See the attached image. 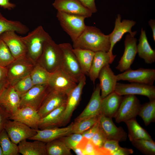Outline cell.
<instances>
[{
    "instance_id": "1",
    "label": "cell",
    "mask_w": 155,
    "mask_h": 155,
    "mask_svg": "<svg viewBox=\"0 0 155 155\" xmlns=\"http://www.w3.org/2000/svg\"><path fill=\"white\" fill-rule=\"evenodd\" d=\"M73 48L90 50L94 52H108L110 47L109 35H106L95 26H86L79 36L73 42Z\"/></svg>"
},
{
    "instance_id": "2",
    "label": "cell",
    "mask_w": 155,
    "mask_h": 155,
    "mask_svg": "<svg viewBox=\"0 0 155 155\" xmlns=\"http://www.w3.org/2000/svg\"><path fill=\"white\" fill-rule=\"evenodd\" d=\"M21 37L26 48V56L36 64L42 53L45 42L51 36L42 26H39L26 36Z\"/></svg>"
},
{
    "instance_id": "3",
    "label": "cell",
    "mask_w": 155,
    "mask_h": 155,
    "mask_svg": "<svg viewBox=\"0 0 155 155\" xmlns=\"http://www.w3.org/2000/svg\"><path fill=\"white\" fill-rule=\"evenodd\" d=\"M62 52L59 45L51 37L45 42L42 53L36 63L52 73L61 67Z\"/></svg>"
},
{
    "instance_id": "4",
    "label": "cell",
    "mask_w": 155,
    "mask_h": 155,
    "mask_svg": "<svg viewBox=\"0 0 155 155\" xmlns=\"http://www.w3.org/2000/svg\"><path fill=\"white\" fill-rule=\"evenodd\" d=\"M56 16L63 30L74 42L84 30L85 17L57 11Z\"/></svg>"
},
{
    "instance_id": "5",
    "label": "cell",
    "mask_w": 155,
    "mask_h": 155,
    "mask_svg": "<svg viewBox=\"0 0 155 155\" xmlns=\"http://www.w3.org/2000/svg\"><path fill=\"white\" fill-rule=\"evenodd\" d=\"M35 64L26 55L15 59L6 67L8 84L13 86L20 79L30 75Z\"/></svg>"
},
{
    "instance_id": "6",
    "label": "cell",
    "mask_w": 155,
    "mask_h": 155,
    "mask_svg": "<svg viewBox=\"0 0 155 155\" xmlns=\"http://www.w3.org/2000/svg\"><path fill=\"white\" fill-rule=\"evenodd\" d=\"M62 52L61 67L78 83L85 75L83 72L77 58L73 51V47L69 43L59 44Z\"/></svg>"
},
{
    "instance_id": "7",
    "label": "cell",
    "mask_w": 155,
    "mask_h": 155,
    "mask_svg": "<svg viewBox=\"0 0 155 155\" xmlns=\"http://www.w3.org/2000/svg\"><path fill=\"white\" fill-rule=\"evenodd\" d=\"M77 84L75 80L61 67L51 73L48 83L51 89L66 95Z\"/></svg>"
},
{
    "instance_id": "8",
    "label": "cell",
    "mask_w": 155,
    "mask_h": 155,
    "mask_svg": "<svg viewBox=\"0 0 155 155\" xmlns=\"http://www.w3.org/2000/svg\"><path fill=\"white\" fill-rule=\"evenodd\" d=\"M141 105L135 95H125L114 117L116 122L120 123L135 119Z\"/></svg>"
},
{
    "instance_id": "9",
    "label": "cell",
    "mask_w": 155,
    "mask_h": 155,
    "mask_svg": "<svg viewBox=\"0 0 155 155\" xmlns=\"http://www.w3.org/2000/svg\"><path fill=\"white\" fill-rule=\"evenodd\" d=\"M51 90L47 84L34 86L20 96V107L29 106L38 111Z\"/></svg>"
},
{
    "instance_id": "10",
    "label": "cell",
    "mask_w": 155,
    "mask_h": 155,
    "mask_svg": "<svg viewBox=\"0 0 155 155\" xmlns=\"http://www.w3.org/2000/svg\"><path fill=\"white\" fill-rule=\"evenodd\" d=\"M4 129L12 142L17 145L23 140H29L36 133V130L20 122L10 119L6 123Z\"/></svg>"
},
{
    "instance_id": "11",
    "label": "cell",
    "mask_w": 155,
    "mask_h": 155,
    "mask_svg": "<svg viewBox=\"0 0 155 155\" xmlns=\"http://www.w3.org/2000/svg\"><path fill=\"white\" fill-rule=\"evenodd\" d=\"M121 17L120 14H118L115 22V27L112 32L109 35L110 47L108 52L113 61L116 55L113 53V47L119 41L124 35L127 32L132 36H134L137 31L132 32L131 28L136 24L133 20H123L121 21Z\"/></svg>"
},
{
    "instance_id": "12",
    "label": "cell",
    "mask_w": 155,
    "mask_h": 155,
    "mask_svg": "<svg viewBox=\"0 0 155 155\" xmlns=\"http://www.w3.org/2000/svg\"><path fill=\"white\" fill-rule=\"evenodd\" d=\"M114 92L122 96L140 95L147 97L150 100L155 99V87L153 85L137 83L125 84L117 82Z\"/></svg>"
},
{
    "instance_id": "13",
    "label": "cell",
    "mask_w": 155,
    "mask_h": 155,
    "mask_svg": "<svg viewBox=\"0 0 155 155\" xmlns=\"http://www.w3.org/2000/svg\"><path fill=\"white\" fill-rule=\"evenodd\" d=\"M116 75L117 81H127L131 83L153 85L155 80V69L141 68L136 70L131 69Z\"/></svg>"
},
{
    "instance_id": "14",
    "label": "cell",
    "mask_w": 155,
    "mask_h": 155,
    "mask_svg": "<svg viewBox=\"0 0 155 155\" xmlns=\"http://www.w3.org/2000/svg\"><path fill=\"white\" fill-rule=\"evenodd\" d=\"M137 40L134 36L128 34L124 42L125 50L124 53L116 69L121 72L131 69L137 53Z\"/></svg>"
},
{
    "instance_id": "15",
    "label": "cell",
    "mask_w": 155,
    "mask_h": 155,
    "mask_svg": "<svg viewBox=\"0 0 155 155\" xmlns=\"http://www.w3.org/2000/svg\"><path fill=\"white\" fill-rule=\"evenodd\" d=\"M86 80L85 75L78 83L76 86L67 95L63 125H66L69 122L73 111L79 104Z\"/></svg>"
},
{
    "instance_id": "16",
    "label": "cell",
    "mask_w": 155,
    "mask_h": 155,
    "mask_svg": "<svg viewBox=\"0 0 155 155\" xmlns=\"http://www.w3.org/2000/svg\"><path fill=\"white\" fill-rule=\"evenodd\" d=\"M57 11L90 17L92 12L79 0H55L53 3Z\"/></svg>"
},
{
    "instance_id": "17",
    "label": "cell",
    "mask_w": 155,
    "mask_h": 155,
    "mask_svg": "<svg viewBox=\"0 0 155 155\" xmlns=\"http://www.w3.org/2000/svg\"><path fill=\"white\" fill-rule=\"evenodd\" d=\"M99 127L105 135L107 140L120 142L125 141L127 137V133L121 127H117L112 118L99 115Z\"/></svg>"
},
{
    "instance_id": "18",
    "label": "cell",
    "mask_w": 155,
    "mask_h": 155,
    "mask_svg": "<svg viewBox=\"0 0 155 155\" xmlns=\"http://www.w3.org/2000/svg\"><path fill=\"white\" fill-rule=\"evenodd\" d=\"M15 59L26 56L27 49L21 36L14 31L6 32L0 35Z\"/></svg>"
},
{
    "instance_id": "19",
    "label": "cell",
    "mask_w": 155,
    "mask_h": 155,
    "mask_svg": "<svg viewBox=\"0 0 155 155\" xmlns=\"http://www.w3.org/2000/svg\"><path fill=\"white\" fill-rule=\"evenodd\" d=\"M66 95L51 89L38 111L41 118L66 103Z\"/></svg>"
},
{
    "instance_id": "20",
    "label": "cell",
    "mask_w": 155,
    "mask_h": 155,
    "mask_svg": "<svg viewBox=\"0 0 155 155\" xmlns=\"http://www.w3.org/2000/svg\"><path fill=\"white\" fill-rule=\"evenodd\" d=\"M20 96L13 87L8 84L0 94V106L11 115L20 107Z\"/></svg>"
},
{
    "instance_id": "21",
    "label": "cell",
    "mask_w": 155,
    "mask_h": 155,
    "mask_svg": "<svg viewBox=\"0 0 155 155\" xmlns=\"http://www.w3.org/2000/svg\"><path fill=\"white\" fill-rule=\"evenodd\" d=\"M40 119L38 111L29 106L20 107L9 118L10 120L20 122L36 130L39 129Z\"/></svg>"
},
{
    "instance_id": "22",
    "label": "cell",
    "mask_w": 155,
    "mask_h": 155,
    "mask_svg": "<svg viewBox=\"0 0 155 155\" xmlns=\"http://www.w3.org/2000/svg\"><path fill=\"white\" fill-rule=\"evenodd\" d=\"M98 78L100 81L99 84L102 99L114 92L117 81L116 75L114 74L109 64L105 66L102 68Z\"/></svg>"
},
{
    "instance_id": "23",
    "label": "cell",
    "mask_w": 155,
    "mask_h": 155,
    "mask_svg": "<svg viewBox=\"0 0 155 155\" xmlns=\"http://www.w3.org/2000/svg\"><path fill=\"white\" fill-rule=\"evenodd\" d=\"M102 98L99 84H97L88 104L81 113L75 119L78 122L100 115Z\"/></svg>"
},
{
    "instance_id": "24",
    "label": "cell",
    "mask_w": 155,
    "mask_h": 155,
    "mask_svg": "<svg viewBox=\"0 0 155 155\" xmlns=\"http://www.w3.org/2000/svg\"><path fill=\"white\" fill-rule=\"evenodd\" d=\"M72 123L63 127H56L37 130L36 134L29 140H37L46 143L72 133Z\"/></svg>"
},
{
    "instance_id": "25",
    "label": "cell",
    "mask_w": 155,
    "mask_h": 155,
    "mask_svg": "<svg viewBox=\"0 0 155 155\" xmlns=\"http://www.w3.org/2000/svg\"><path fill=\"white\" fill-rule=\"evenodd\" d=\"M66 102L40 119L38 127L42 130L59 127L63 125Z\"/></svg>"
},
{
    "instance_id": "26",
    "label": "cell",
    "mask_w": 155,
    "mask_h": 155,
    "mask_svg": "<svg viewBox=\"0 0 155 155\" xmlns=\"http://www.w3.org/2000/svg\"><path fill=\"white\" fill-rule=\"evenodd\" d=\"M123 97L114 92L102 99L100 115L114 118Z\"/></svg>"
},
{
    "instance_id": "27",
    "label": "cell",
    "mask_w": 155,
    "mask_h": 155,
    "mask_svg": "<svg viewBox=\"0 0 155 155\" xmlns=\"http://www.w3.org/2000/svg\"><path fill=\"white\" fill-rule=\"evenodd\" d=\"M113 61L108 52H95L88 74L90 80L94 84L102 68Z\"/></svg>"
},
{
    "instance_id": "28",
    "label": "cell",
    "mask_w": 155,
    "mask_h": 155,
    "mask_svg": "<svg viewBox=\"0 0 155 155\" xmlns=\"http://www.w3.org/2000/svg\"><path fill=\"white\" fill-rule=\"evenodd\" d=\"M32 142L24 140L18 144V152L23 155H47L45 143L35 140Z\"/></svg>"
},
{
    "instance_id": "29",
    "label": "cell",
    "mask_w": 155,
    "mask_h": 155,
    "mask_svg": "<svg viewBox=\"0 0 155 155\" xmlns=\"http://www.w3.org/2000/svg\"><path fill=\"white\" fill-rule=\"evenodd\" d=\"M139 43L137 45V53L139 57L147 64H151L155 61V51L151 47L148 40L146 32L142 28Z\"/></svg>"
},
{
    "instance_id": "30",
    "label": "cell",
    "mask_w": 155,
    "mask_h": 155,
    "mask_svg": "<svg viewBox=\"0 0 155 155\" xmlns=\"http://www.w3.org/2000/svg\"><path fill=\"white\" fill-rule=\"evenodd\" d=\"M128 129V137L131 142L139 140H153L148 132L137 122L136 119L125 122Z\"/></svg>"
},
{
    "instance_id": "31",
    "label": "cell",
    "mask_w": 155,
    "mask_h": 155,
    "mask_svg": "<svg viewBox=\"0 0 155 155\" xmlns=\"http://www.w3.org/2000/svg\"><path fill=\"white\" fill-rule=\"evenodd\" d=\"M29 30V28L20 22L9 20L4 17L0 12V35L10 31L23 34L26 33Z\"/></svg>"
},
{
    "instance_id": "32",
    "label": "cell",
    "mask_w": 155,
    "mask_h": 155,
    "mask_svg": "<svg viewBox=\"0 0 155 155\" xmlns=\"http://www.w3.org/2000/svg\"><path fill=\"white\" fill-rule=\"evenodd\" d=\"M73 51L83 72L85 75H88L95 52L88 50L73 48Z\"/></svg>"
},
{
    "instance_id": "33",
    "label": "cell",
    "mask_w": 155,
    "mask_h": 155,
    "mask_svg": "<svg viewBox=\"0 0 155 155\" xmlns=\"http://www.w3.org/2000/svg\"><path fill=\"white\" fill-rule=\"evenodd\" d=\"M47 155H71V149L60 139L46 143Z\"/></svg>"
},
{
    "instance_id": "34",
    "label": "cell",
    "mask_w": 155,
    "mask_h": 155,
    "mask_svg": "<svg viewBox=\"0 0 155 155\" xmlns=\"http://www.w3.org/2000/svg\"><path fill=\"white\" fill-rule=\"evenodd\" d=\"M137 115L143 120L147 126L155 121V99L150 100L147 103L141 105Z\"/></svg>"
},
{
    "instance_id": "35",
    "label": "cell",
    "mask_w": 155,
    "mask_h": 155,
    "mask_svg": "<svg viewBox=\"0 0 155 155\" xmlns=\"http://www.w3.org/2000/svg\"><path fill=\"white\" fill-rule=\"evenodd\" d=\"M51 73L36 63L30 74L33 85L48 84Z\"/></svg>"
},
{
    "instance_id": "36",
    "label": "cell",
    "mask_w": 155,
    "mask_h": 155,
    "mask_svg": "<svg viewBox=\"0 0 155 155\" xmlns=\"http://www.w3.org/2000/svg\"><path fill=\"white\" fill-rule=\"evenodd\" d=\"M0 145L3 155H17L18 146L13 142L4 129L0 133Z\"/></svg>"
},
{
    "instance_id": "37",
    "label": "cell",
    "mask_w": 155,
    "mask_h": 155,
    "mask_svg": "<svg viewBox=\"0 0 155 155\" xmlns=\"http://www.w3.org/2000/svg\"><path fill=\"white\" fill-rule=\"evenodd\" d=\"M99 115L73 123L72 133L82 134L98 122Z\"/></svg>"
},
{
    "instance_id": "38",
    "label": "cell",
    "mask_w": 155,
    "mask_h": 155,
    "mask_svg": "<svg viewBox=\"0 0 155 155\" xmlns=\"http://www.w3.org/2000/svg\"><path fill=\"white\" fill-rule=\"evenodd\" d=\"M132 145L144 154H155V143L153 140H141L131 142Z\"/></svg>"
},
{
    "instance_id": "39",
    "label": "cell",
    "mask_w": 155,
    "mask_h": 155,
    "mask_svg": "<svg viewBox=\"0 0 155 155\" xmlns=\"http://www.w3.org/2000/svg\"><path fill=\"white\" fill-rule=\"evenodd\" d=\"M15 59L7 46L0 38V65L6 67Z\"/></svg>"
},
{
    "instance_id": "40",
    "label": "cell",
    "mask_w": 155,
    "mask_h": 155,
    "mask_svg": "<svg viewBox=\"0 0 155 155\" xmlns=\"http://www.w3.org/2000/svg\"><path fill=\"white\" fill-rule=\"evenodd\" d=\"M76 147L80 149L84 155H100L99 149L95 146L90 140L84 137H83Z\"/></svg>"
},
{
    "instance_id": "41",
    "label": "cell",
    "mask_w": 155,
    "mask_h": 155,
    "mask_svg": "<svg viewBox=\"0 0 155 155\" xmlns=\"http://www.w3.org/2000/svg\"><path fill=\"white\" fill-rule=\"evenodd\" d=\"M34 86L29 75L19 80L13 86L21 96L28 91Z\"/></svg>"
},
{
    "instance_id": "42",
    "label": "cell",
    "mask_w": 155,
    "mask_h": 155,
    "mask_svg": "<svg viewBox=\"0 0 155 155\" xmlns=\"http://www.w3.org/2000/svg\"><path fill=\"white\" fill-rule=\"evenodd\" d=\"M119 142L116 140H107L99 149L100 155H113L115 152L121 147Z\"/></svg>"
},
{
    "instance_id": "43",
    "label": "cell",
    "mask_w": 155,
    "mask_h": 155,
    "mask_svg": "<svg viewBox=\"0 0 155 155\" xmlns=\"http://www.w3.org/2000/svg\"><path fill=\"white\" fill-rule=\"evenodd\" d=\"M83 137L82 134L73 133L59 139L62 140L68 148L72 150L76 147Z\"/></svg>"
},
{
    "instance_id": "44",
    "label": "cell",
    "mask_w": 155,
    "mask_h": 155,
    "mask_svg": "<svg viewBox=\"0 0 155 155\" xmlns=\"http://www.w3.org/2000/svg\"><path fill=\"white\" fill-rule=\"evenodd\" d=\"M98 148L100 149L107 140L104 133L99 127V128L90 140Z\"/></svg>"
},
{
    "instance_id": "45",
    "label": "cell",
    "mask_w": 155,
    "mask_h": 155,
    "mask_svg": "<svg viewBox=\"0 0 155 155\" xmlns=\"http://www.w3.org/2000/svg\"><path fill=\"white\" fill-rule=\"evenodd\" d=\"M11 115L0 106V133L4 129L5 125L9 120Z\"/></svg>"
},
{
    "instance_id": "46",
    "label": "cell",
    "mask_w": 155,
    "mask_h": 155,
    "mask_svg": "<svg viewBox=\"0 0 155 155\" xmlns=\"http://www.w3.org/2000/svg\"><path fill=\"white\" fill-rule=\"evenodd\" d=\"M99 127L98 121L94 125L82 133L83 137L90 140L98 129Z\"/></svg>"
},
{
    "instance_id": "47",
    "label": "cell",
    "mask_w": 155,
    "mask_h": 155,
    "mask_svg": "<svg viewBox=\"0 0 155 155\" xmlns=\"http://www.w3.org/2000/svg\"><path fill=\"white\" fill-rule=\"evenodd\" d=\"M92 13H96L97 11L95 0H79Z\"/></svg>"
},
{
    "instance_id": "48",
    "label": "cell",
    "mask_w": 155,
    "mask_h": 155,
    "mask_svg": "<svg viewBox=\"0 0 155 155\" xmlns=\"http://www.w3.org/2000/svg\"><path fill=\"white\" fill-rule=\"evenodd\" d=\"M133 152L131 149L121 147L119 149L115 152L113 155H128Z\"/></svg>"
},
{
    "instance_id": "49",
    "label": "cell",
    "mask_w": 155,
    "mask_h": 155,
    "mask_svg": "<svg viewBox=\"0 0 155 155\" xmlns=\"http://www.w3.org/2000/svg\"><path fill=\"white\" fill-rule=\"evenodd\" d=\"M16 6L15 4L9 2V0H0V6L4 9L11 10Z\"/></svg>"
},
{
    "instance_id": "50",
    "label": "cell",
    "mask_w": 155,
    "mask_h": 155,
    "mask_svg": "<svg viewBox=\"0 0 155 155\" xmlns=\"http://www.w3.org/2000/svg\"><path fill=\"white\" fill-rule=\"evenodd\" d=\"M7 73L6 67L0 65V82L6 79Z\"/></svg>"
},
{
    "instance_id": "51",
    "label": "cell",
    "mask_w": 155,
    "mask_h": 155,
    "mask_svg": "<svg viewBox=\"0 0 155 155\" xmlns=\"http://www.w3.org/2000/svg\"><path fill=\"white\" fill-rule=\"evenodd\" d=\"M152 32L153 38L154 41H155V20L151 19L148 22Z\"/></svg>"
},
{
    "instance_id": "52",
    "label": "cell",
    "mask_w": 155,
    "mask_h": 155,
    "mask_svg": "<svg viewBox=\"0 0 155 155\" xmlns=\"http://www.w3.org/2000/svg\"><path fill=\"white\" fill-rule=\"evenodd\" d=\"M8 84L6 79L0 82V94Z\"/></svg>"
},
{
    "instance_id": "53",
    "label": "cell",
    "mask_w": 155,
    "mask_h": 155,
    "mask_svg": "<svg viewBox=\"0 0 155 155\" xmlns=\"http://www.w3.org/2000/svg\"><path fill=\"white\" fill-rule=\"evenodd\" d=\"M72 150L77 155H84L83 151L79 148L76 147Z\"/></svg>"
},
{
    "instance_id": "54",
    "label": "cell",
    "mask_w": 155,
    "mask_h": 155,
    "mask_svg": "<svg viewBox=\"0 0 155 155\" xmlns=\"http://www.w3.org/2000/svg\"><path fill=\"white\" fill-rule=\"evenodd\" d=\"M0 155H3V151L0 145Z\"/></svg>"
},
{
    "instance_id": "55",
    "label": "cell",
    "mask_w": 155,
    "mask_h": 155,
    "mask_svg": "<svg viewBox=\"0 0 155 155\" xmlns=\"http://www.w3.org/2000/svg\"></svg>"
}]
</instances>
